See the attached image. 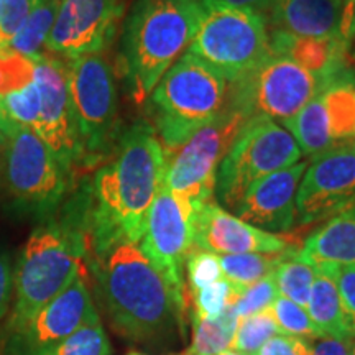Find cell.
<instances>
[{
	"label": "cell",
	"instance_id": "cell-10",
	"mask_svg": "<svg viewBox=\"0 0 355 355\" xmlns=\"http://www.w3.org/2000/svg\"><path fill=\"white\" fill-rule=\"evenodd\" d=\"M188 53L232 84L270 55L265 19L239 8H204Z\"/></svg>",
	"mask_w": 355,
	"mask_h": 355
},
{
	"label": "cell",
	"instance_id": "cell-29",
	"mask_svg": "<svg viewBox=\"0 0 355 355\" xmlns=\"http://www.w3.org/2000/svg\"><path fill=\"white\" fill-rule=\"evenodd\" d=\"M110 345L107 334L102 327L99 314L94 313L79 329H76L69 337L56 344L55 347L48 349L42 355H110Z\"/></svg>",
	"mask_w": 355,
	"mask_h": 355
},
{
	"label": "cell",
	"instance_id": "cell-44",
	"mask_svg": "<svg viewBox=\"0 0 355 355\" xmlns=\"http://www.w3.org/2000/svg\"><path fill=\"white\" fill-rule=\"evenodd\" d=\"M220 355H242V354H239V352H235V350L227 349V350H224V352H222Z\"/></svg>",
	"mask_w": 355,
	"mask_h": 355
},
{
	"label": "cell",
	"instance_id": "cell-3",
	"mask_svg": "<svg viewBox=\"0 0 355 355\" xmlns=\"http://www.w3.org/2000/svg\"><path fill=\"white\" fill-rule=\"evenodd\" d=\"M201 3L135 0L123 19L121 63L128 94L144 104L163 74L184 55L202 17Z\"/></svg>",
	"mask_w": 355,
	"mask_h": 355
},
{
	"label": "cell",
	"instance_id": "cell-5",
	"mask_svg": "<svg viewBox=\"0 0 355 355\" xmlns=\"http://www.w3.org/2000/svg\"><path fill=\"white\" fill-rule=\"evenodd\" d=\"M84 250V234L63 222L48 220L30 234L13 268V304L7 324L12 334L76 279Z\"/></svg>",
	"mask_w": 355,
	"mask_h": 355
},
{
	"label": "cell",
	"instance_id": "cell-37",
	"mask_svg": "<svg viewBox=\"0 0 355 355\" xmlns=\"http://www.w3.org/2000/svg\"><path fill=\"white\" fill-rule=\"evenodd\" d=\"M255 355H313V343L295 336H275Z\"/></svg>",
	"mask_w": 355,
	"mask_h": 355
},
{
	"label": "cell",
	"instance_id": "cell-45",
	"mask_svg": "<svg viewBox=\"0 0 355 355\" xmlns=\"http://www.w3.org/2000/svg\"><path fill=\"white\" fill-rule=\"evenodd\" d=\"M183 2H193V3H201V0H183Z\"/></svg>",
	"mask_w": 355,
	"mask_h": 355
},
{
	"label": "cell",
	"instance_id": "cell-36",
	"mask_svg": "<svg viewBox=\"0 0 355 355\" xmlns=\"http://www.w3.org/2000/svg\"><path fill=\"white\" fill-rule=\"evenodd\" d=\"M37 0H0V51L19 33Z\"/></svg>",
	"mask_w": 355,
	"mask_h": 355
},
{
	"label": "cell",
	"instance_id": "cell-11",
	"mask_svg": "<svg viewBox=\"0 0 355 355\" xmlns=\"http://www.w3.org/2000/svg\"><path fill=\"white\" fill-rule=\"evenodd\" d=\"M0 171L3 189L13 202L38 214L55 209L68 189L69 173L50 146L24 125H15L6 135Z\"/></svg>",
	"mask_w": 355,
	"mask_h": 355
},
{
	"label": "cell",
	"instance_id": "cell-4",
	"mask_svg": "<svg viewBox=\"0 0 355 355\" xmlns=\"http://www.w3.org/2000/svg\"><path fill=\"white\" fill-rule=\"evenodd\" d=\"M230 83L186 51L148 97L153 130L170 153L227 109Z\"/></svg>",
	"mask_w": 355,
	"mask_h": 355
},
{
	"label": "cell",
	"instance_id": "cell-20",
	"mask_svg": "<svg viewBox=\"0 0 355 355\" xmlns=\"http://www.w3.org/2000/svg\"><path fill=\"white\" fill-rule=\"evenodd\" d=\"M344 0H273L265 15L268 32L291 37L343 38Z\"/></svg>",
	"mask_w": 355,
	"mask_h": 355
},
{
	"label": "cell",
	"instance_id": "cell-19",
	"mask_svg": "<svg viewBox=\"0 0 355 355\" xmlns=\"http://www.w3.org/2000/svg\"><path fill=\"white\" fill-rule=\"evenodd\" d=\"M308 162L261 178L243 194L234 214L265 232H288L296 225V193Z\"/></svg>",
	"mask_w": 355,
	"mask_h": 355
},
{
	"label": "cell",
	"instance_id": "cell-41",
	"mask_svg": "<svg viewBox=\"0 0 355 355\" xmlns=\"http://www.w3.org/2000/svg\"><path fill=\"white\" fill-rule=\"evenodd\" d=\"M340 37L347 44L349 53L355 51V0L352 3L344 6L343 28H340Z\"/></svg>",
	"mask_w": 355,
	"mask_h": 355
},
{
	"label": "cell",
	"instance_id": "cell-2",
	"mask_svg": "<svg viewBox=\"0 0 355 355\" xmlns=\"http://www.w3.org/2000/svg\"><path fill=\"white\" fill-rule=\"evenodd\" d=\"M94 272L115 331L135 343L183 329L186 304L139 243L119 241L96 254Z\"/></svg>",
	"mask_w": 355,
	"mask_h": 355
},
{
	"label": "cell",
	"instance_id": "cell-15",
	"mask_svg": "<svg viewBox=\"0 0 355 355\" xmlns=\"http://www.w3.org/2000/svg\"><path fill=\"white\" fill-rule=\"evenodd\" d=\"M35 71L42 91V105L33 132L50 146L58 162L71 175L74 166L81 165L83 155L69 96L66 60L43 51L35 56Z\"/></svg>",
	"mask_w": 355,
	"mask_h": 355
},
{
	"label": "cell",
	"instance_id": "cell-35",
	"mask_svg": "<svg viewBox=\"0 0 355 355\" xmlns=\"http://www.w3.org/2000/svg\"><path fill=\"white\" fill-rule=\"evenodd\" d=\"M334 278L343 304L344 322L349 339H355V266L319 263Z\"/></svg>",
	"mask_w": 355,
	"mask_h": 355
},
{
	"label": "cell",
	"instance_id": "cell-48",
	"mask_svg": "<svg viewBox=\"0 0 355 355\" xmlns=\"http://www.w3.org/2000/svg\"><path fill=\"white\" fill-rule=\"evenodd\" d=\"M128 355H144V354H135V352H133V354H128Z\"/></svg>",
	"mask_w": 355,
	"mask_h": 355
},
{
	"label": "cell",
	"instance_id": "cell-40",
	"mask_svg": "<svg viewBox=\"0 0 355 355\" xmlns=\"http://www.w3.org/2000/svg\"><path fill=\"white\" fill-rule=\"evenodd\" d=\"M352 339H334V337H321L313 344V355H350Z\"/></svg>",
	"mask_w": 355,
	"mask_h": 355
},
{
	"label": "cell",
	"instance_id": "cell-6",
	"mask_svg": "<svg viewBox=\"0 0 355 355\" xmlns=\"http://www.w3.org/2000/svg\"><path fill=\"white\" fill-rule=\"evenodd\" d=\"M301 157L298 144L285 127L266 117L248 119L217 170V204L234 212L252 184L296 165Z\"/></svg>",
	"mask_w": 355,
	"mask_h": 355
},
{
	"label": "cell",
	"instance_id": "cell-42",
	"mask_svg": "<svg viewBox=\"0 0 355 355\" xmlns=\"http://www.w3.org/2000/svg\"><path fill=\"white\" fill-rule=\"evenodd\" d=\"M15 125H17V123L13 122L10 117H8L6 109H3V105L0 104V132H2L3 135H8V133L12 132V128Z\"/></svg>",
	"mask_w": 355,
	"mask_h": 355
},
{
	"label": "cell",
	"instance_id": "cell-24",
	"mask_svg": "<svg viewBox=\"0 0 355 355\" xmlns=\"http://www.w3.org/2000/svg\"><path fill=\"white\" fill-rule=\"evenodd\" d=\"M306 308L311 321L322 337L349 339L337 285L332 275L321 265H316V277Z\"/></svg>",
	"mask_w": 355,
	"mask_h": 355
},
{
	"label": "cell",
	"instance_id": "cell-25",
	"mask_svg": "<svg viewBox=\"0 0 355 355\" xmlns=\"http://www.w3.org/2000/svg\"><path fill=\"white\" fill-rule=\"evenodd\" d=\"M316 265L300 255L295 248H288L283 260L275 268L273 279L279 296L306 308L313 290Z\"/></svg>",
	"mask_w": 355,
	"mask_h": 355
},
{
	"label": "cell",
	"instance_id": "cell-13",
	"mask_svg": "<svg viewBox=\"0 0 355 355\" xmlns=\"http://www.w3.org/2000/svg\"><path fill=\"white\" fill-rule=\"evenodd\" d=\"M355 206V141L311 158L296 193V224L326 222Z\"/></svg>",
	"mask_w": 355,
	"mask_h": 355
},
{
	"label": "cell",
	"instance_id": "cell-34",
	"mask_svg": "<svg viewBox=\"0 0 355 355\" xmlns=\"http://www.w3.org/2000/svg\"><path fill=\"white\" fill-rule=\"evenodd\" d=\"M194 313L193 316L201 319H214L222 314L227 306L234 301V288L225 278L212 285L201 288L193 293Z\"/></svg>",
	"mask_w": 355,
	"mask_h": 355
},
{
	"label": "cell",
	"instance_id": "cell-21",
	"mask_svg": "<svg viewBox=\"0 0 355 355\" xmlns=\"http://www.w3.org/2000/svg\"><path fill=\"white\" fill-rule=\"evenodd\" d=\"M0 104L17 125L33 130L42 105L35 56L0 51Z\"/></svg>",
	"mask_w": 355,
	"mask_h": 355
},
{
	"label": "cell",
	"instance_id": "cell-1",
	"mask_svg": "<svg viewBox=\"0 0 355 355\" xmlns=\"http://www.w3.org/2000/svg\"><path fill=\"white\" fill-rule=\"evenodd\" d=\"M165 152L153 127L135 123L94 175L87 225L96 254L119 241L139 243L163 184Z\"/></svg>",
	"mask_w": 355,
	"mask_h": 355
},
{
	"label": "cell",
	"instance_id": "cell-17",
	"mask_svg": "<svg viewBox=\"0 0 355 355\" xmlns=\"http://www.w3.org/2000/svg\"><path fill=\"white\" fill-rule=\"evenodd\" d=\"M97 313L83 273L12 334V355H42L79 329Z\"/></svg>",
	"mask_w": 355,
	"mask_h": 355
},
{
	"label": "cell",
	"instance_id": "cell-16",
	"mask_svg": "<svg viewBox=\"0 0 355 355\" xmlns=\"http://www.w3.org/2000/svg\"><path fill=\"white\" fill-rule=\"evenodd\" d=\"M139 245L186 304L183 272L193 248V214L163 184L146 216Z\"/></svg>",
	"mask_w": 355,
	"mask_h": 355
},
{
	"label": "cell",
	"instance_id": "cell-12",
	"mask_svg": "<svg viewBox=\"0 0 355 355\" xmlns=\"http://www.w3.org/2000/svg\"><path fill=\"white\" fill-rule=\"evenodd\" d=\"M283 127L308 159L355 141V71L334 79Z\"/></svg>",
	"mask_w": 355,
	"mask_h": 355
},
{
	"label": "cell",
	"instance_id": "cell-33",
	"mask_svg": "<svg viewBox=\"0 0 355 355\" xmlns=\"http://www.w3.org/2000/svg\"><path fill=\"white\" fill-rule=\"evenodd\" d=\"M184 266L186 272H188V285L193 293L224 278L219 263V255L211 254V252L191 248L188 257H186Z\"/></svg>",
	"mask_w": 355,
	"mask_h": 355
},
{
	"label": "cell",
	"instance_id": "cell-43",
	"mask_svg": "<svg viewBox=\"0 0 355 355\" xmlns=\"http://www.w3.org/2000/svg\"><path fill=\"white\" fill-rule=\"evenodd\" d=\"M3 145H6V135H3V133L0 132V153H2Z\"/></svg>",
	"mask_w": 355,
	"mask_h": 355
},
{
	"label": "cell",
	"instance_id": "cell-8",
	"mask_svg": "<svg viewBox=\"0 0 355 355\" xmlns=\"http://www.w3.org/2000/svg\"><path fill=\"white\" fill-rule=\"evenodd\" d=\"M81 163L94 165L119 144V97L114 71L102 53L66 61Z\"/></svg>",
	"mask_w": 355,
	"mask_h": 355
},
{
	"label": "cell",
	"instance_id": "cell-46",
	"mask_svg": "<svg viewBox=\"0 0 355 355\" xmlns=\"http://www.w3.org/2000/svg\"><path fill=\"white\" fill-rule=\"evenodd\" d=\"M350 355H355V343H352V349H350Z\"/></svg>",
	"mask_w": 355,
	"mask_h": 355
},
{
	"label": "cell",
	"instance_id": "cell-14",
	"mask_svg": "<svg viewBox=\"0 0 355 355\" xmlns=\"http://www.w3.org/2000/svg\"><path fill=\"white\" fill-rule=\"evenodd\" d=\"M125 15V0H60L44 51L63 58L104 53Z\"/></svg>",
	"mask_w": 355,
	"mask_h": 355
},
{
	"label": "cell",
	"instance_id": "cell-27",
	"mask_svg": "<svg viewBox=\"0 0 355 355\" xmlns=\"http://www.w3.org/2000/svg\"><path fill=\"white\" fill-rule=\"evenodd\" d=\"M286 250L282 254L219 255L222 275L234 288V300L245 288L272 275L279 265V261L283 260Z\"/></svg>",
	"mask_w": 355,
	"mask_h": 355
},
{
	"label": "cell",
	"instance_id": "cell-22",
	"mask_svg": "<svg viewBox=\"0 0 355 355\" xmlns=\"http://www.w3.org/2000/svg\"><path fill=\"white\" fill-rule=\"evenodd\" d=\"M270 53L291 60L321 76L336 78L347 71L349 48L343 38H308L268 32Z\"/></svg>",
	"mask_w": 355,
	"mask_h": 355
},
{
	"label": "cell",
	"instance_id": "cell-39",
	"mask_svg": "<svg viewBox=\"0 0 355 355\" xmlns=\"http://www.w3.org/2000/svg\"><path fill=\"white\" fill-rule=\"evenodd\" d=\"M273 0H201L202 8H239L259 13L265 19Z\"/></svg>",
	"mask_w": 355,
	"mask_h": 355
},
{
	"label": "cell",
	"instance_id": "cell-26",
	"mask_svg": "<svg viewBox=\"0 0 355 355\" xmlns=\"http://www.w3.org/2000/svg\"><path fill=\"white\" fill-rule=\"evenodd\" d=\"M239 316L230 303L214 319L193 316V343L188 355H220L232 344Z\"/></svg>",
	"mask_w": 355,
	"mask_h": 355
},
{
	"label": "cell",
	"instance_id": "cell-9",
	"mask_svg": "<svg viewBox=\"0 0 355 355\" xmlns=\"http://www.w3.org/2000/svg\"><path fill=\"white\" fill-rule=\"evenodd\" d=\"M247 121L227 104L219 117L165 153L163 186L191 214L214 196L217 170Z\"/></svg>",
	"mask_w": 355,
	"mask_h": 355
},
{
	"label": "cell",
	"instance_id": "cell-28",
	"mask_svg": "<svg viewBox=\"0 0 355 355\" xmlns=\"http://www.w3.org/2000/svg\"><path fill=\"white\" fill-rule=\"evenodd\" d=\"M58 8H60V0H37L7 50L25 56H38L40 53H43L44 43L55 24Z\"/></svg>",
	"mask_w": 355,
	"mask_h": 355
},
{
	"label": "cell",
	"instance_id": "cell-18",
	"mask_svg": "<svg viewBox=\"0 0 355 355\" xmlns=\"http://www.w3.org/2000/svg\"><path fill=\"white\" fill-rule=\"evenodd\" d=\"M193 247L216 255L282 254L290 243L247 224L211 199L193 211Z\"/></svg>",
	"mask_w": 355,
	"mask_h": 355
},
{
	"label": "cell",
	"instance_id": "cell-38",
	"mask_svg": "<svg viewBox=\"0 0 355 355\" xmlns=\"http://www.w3.org/2000/svg\"><path fill=\"white\" fill-rule=\"evenodd\" d=\"M13 298V266L10 255L0 248V322L7 318Z\"/></svg>",
	"mask_w": 355,
	"mask_h": 355
},
{
	"label": "cell",
	"instance_id": "cell-47",
	"mask_svg": "<svg viewBox=\"0 0 355 355\" xmlns=\"http://www.w3.org/2000/svg\"><path fill=\"white\" fill-rule=\"evenodd\" d=\"M354 0H344V6H347V3H352Z\"/></svg>",
	"mask_w": 355,
	"mask_h": 355
},
{
	"label": "cell",
	"instance_id": "cell-7",
	"mask_svg": "<svg viewBox=\"0 0 355 355\" xmlns=\"http://www.w3.org/2000/svg\"><path fill=\"white\" fill-rule=\"evenodd\" d=\"M339 76L314 74L270 53L257 68L230 84L229 105L247 119L266 117L285 125Z\"/></svg>",
	"mask_w": 355,
	"mask_h": 355
},
{
	"label": "cell",
	"instance_id": "cell-30",
	"mask_svg": "<svg viewBox=\"0 0 355 355\" xmlns=\"http://www.w3.org/2000/svg\"><path fill=\"white\" fill-rule=\"evenodd\" d=\"M283 332L275 322L270 311H261L254 316L239 319L230 347L242 355H255L270 339Z\"/></svg>",
	"mask_w": 355,
	"mask_h": 355
},
{
	"label": "cell",
	"instance_id": "cell-32",
	"mask_svg": "<svg viewBox=\"0 0 355 355\" xmlns=\"http://www.w3.org/2000/svg\"><path fill=\"white\" fill-rule=\"evenodd\" d=\"M279 296L278 288L275 285L273 273L265 277L260 282L254 283L248 288H245L241 295L232 301L235 313H237L239 319L254 316L257 313L266 311L275 303Z\"/></svg>",
	"mask_w": 355,
	"mask_h": 355
},
{
	"label": "cell",
	"instance_id": "cell-31",
	"mask_svg": "<svg viewBox=\"0 0 355 355\" xmlns=\"http://www.w3.org/2000/svg\"><path fill=\"white\" fill-rule=\"evenodd\" d=\"M268 311L285 336L303 337V339H321L322 337L303 306L278 296Z\"/></svg>",
	"mask_w": 355,
	"mask_h": 355
},
{
	"label": "cell",
	"instance_id": "cell-23",
	"mask_svg": "<svg viewBox=\"0 0 355 355\" xmlns=\"http://www.w3.org/2000/svg\"><path fill=\"white\" fill-rule=\"evenodd\" d=\"M298 252L314 265L355 266V206L324 222Z\"/></svg>",
	"mask_w": 355,
	"mask_h": 355
}]
</instances>
